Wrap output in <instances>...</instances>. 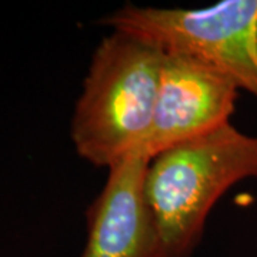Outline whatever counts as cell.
<instances>
[{
	"label": "cell",
	"instance_id": "6da1fadb",
	"mask_svg": "<svg viewBox=\"0 0 257 257\" xmlns=\"http://www.w3.org/2000/svg\"><path fill=\"white\" fill-rule=\"evenodd\" d=\"M165 55L155 42L121 30H113L99 43L70 124L82 159L110 169L145 147Z\"/></svg>",
	"mask_w": 257,
	"mask_h": 257
},
{
	"label": "cell",
	"instance_id": "7a4b0ae2",
	"mask_svg": "<svg viewBox=\"0 0 257 257\" xmlns=\"http://www.w3.org/2000/svg\"><path fill=\"white\" fill-rule=\"evenodd\" d=\"M248 177H257V138L231 123L153 157L143 193L156 229V257H192L214 203Z\"/></svg>",
	"mask_w": 257,
	"mask_h": 257
},
{
	"label": "cell",
	"instance_id": "3957f363",
	"mask_svg": "<svg viewBox=\"0 0 257 257\" xmlns=\"http://www.w3.org/2000/svg\"><path fill=\"white\" fill-rule=\"evenodd\" d=\"M99 23L200 59L257 99V0H226L206 9L127 3Z\"/></svg>",
	"mask_w": 257,
	"mask_h": 257
},
{
	"label": "cell",
	"instance_id": "277c9868",
	"mask_svg": "<svg viewBox=\"0 0 257 257\" xmlns=\"http://www.w3.org/2000/svg\"><path fill=\"white\" fill-rule=\"evenodd\" d=\"M237 90L236 83L211 64L166 52L153 124L143 147L149 159L230 123Z\"/></svg>",
	"mask_w": 257,
	"mask_h": 257
},
{
	"label": "cell",
	"instance_id": "5b68a950",
	"mask_svg": "<svg viewBox=\"0 0 257 257\" xmlns=\"http://www.w3.org/2000/svg\"><path fill=\"white\" fill-rule=\"evenodd\" d=\"M149 162L145 149H139L109 169L107 182L87 210L82 257H156V229L143 193Z\"/></svg>",
	"mask_w": 257,
	"mask_h": 257
}]
</instances>
